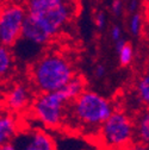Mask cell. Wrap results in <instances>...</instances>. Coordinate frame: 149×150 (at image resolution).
<instances>
[{"instance_id":"14","label":"cell","mask_w":149,"mask_h":150,"mask_svg":"<svg viewBox=\"0 0 149 150\" xmlns=\"http://www.w3.org/2000/svg\"><path fill=\"white\" fill-rule=\"evenodd\" d=\"M142 30V18L140 14H134L130 22V31L134 36H138Z\"/></svg>"},{"instance_id":"7","label":"cell","mask_w":149,"mask_h":150,"mask_svg":"<svg viewBox=\"0 0 149 150\" xmlns=\"http://www.w3.org/2000/svg\"><path fill=\"white\" fill-rule=\"evenodd\" d=\"M11 141L17 150H57L54 137L43 129H21Z\"/></svg>"},{"instance_id":"12","label":"cell","mask_w":149,"mask_h":150,"mask_svg":"<svg viewBox=\"0 0 149 150\" xmlns=\"http://www.w3.org/2000/svg\"><path fill=\"white\" fill-rule=\"evenodd\" d=\"M135 93H136V98L140 101V104L148 106L149 104V76L147 73L143 74L137 80Z\"/></svg>"},{"instance_id":"13","label":"cell","mask_w":149,"mask_h":150,"mask_svg":"<svg viewBox=\"0 0 149 150\" xmlns=\"http://www.w3.org/2000/svg\"><path fill=\"white\" fill-rule=\"evenodd\" d=\"M118 52V59H119V63L122 67H126L134 60V49L131 47V44L125 42L123 44L122 48H119L117 50Z\"/></svg>"},{"instance_id":"15","label":"cell","mask_w":149,"mask_h":150,"mask_svg":"<svg viewBox=\"0 0 149 150\" xmlns=\"http://www.w3.org/2000/svg\"><path fill=\"white\" fill-rule=\"evenodd\" d=\"M123 150H149V149H148V144L140 143V142L135 141L131 144H129L126 148H124Z\"/></svg>"},{"instance_id":"1","label":"cell","mask_w":149,"mask_h":150,"mask_svg":"<svg viewBox=\"0 0 149 150\" xmlns=\"http://www.w3.org/2000/svg\"><path fill=\"white\" fill-rule=\"evenodd\" d=\"M115 108L116 105L111 99L96 91L85 88L69 103L65 126L68 125L78 132L96 136L101 124Z\"/></svg>"},{"instance_id":"8","label":"cell","mask_w":149,"mask_h":150,"mask_svg":"<svg viewBox=\"0 0 149 150\" xmlns=\"http://www.w3.org/2000/svg\"><path fill=\"white\" fill-rule=\"evenodd\" d=\"M21 129L19 116L5 108L0 111V144L11 141Z\"/></svg>"},{"instance_id":"17","label":"cell","mask_w":149,"mask_h":150,"mask_svg":"<svg viewBox=\"0 0 149 150\" xmlns=\"http://www.w3.org/2000/svg\"><path fill=\"white\" fill-rule=\"evenodd\" d=\"M111 37H112V41H114V42H117L118 40L123 38V37H122V30H121V28L114 26L112 30H111Z\"/></svg>"},{"instance_id":"18","label":"cell","mask_w":149,"mask_h":150,"mask_svg":"<svg viewBox=\"0 0 149 150\" xmlns=\"http://www.w3.org/2000/svg\"><path fill=\"white\" fill-rule=\"evenodd\" d=\"M105 23H106V21H105V16L100 12V13H98L97 14V17H96V24H97V26H98V29H103L104 26H105Z\"/></svg>"},{"instance_id":"5","label":"cell","mask_w":149,"mask_h":150,"mask_svg":"<svg viewBox=\"0 0 149 150\" xmlns=\"http://www.w3.org/2000/svg\"><path fill=\"white\" fill-rule=\"evenodd\" d=\"M25 14V8L21 5L12 4L0 8V44L9 48L17 44Z\"/></svg>"},{"instance_id":"21","label":"cell","mask_w":149,"mask_h":150,"mask_svg":"<svg viewBox=\"0 0 149 150\" xmlns=\"http://www.w3.org/2000/svg\"><path fill=\"white\" fill-rule=\"evenodd\" d=\"M136 6H137V1H136V0H133V1H131V5H130V11L134 12V11L136 10Z\"/></svg>"},{"instance_id":"9","label":"cell","mask_w":149,"mask_h":150,"mask_svg":"<svg viewBox=\"0 0 149 150\" xmlns=\"http://www.w3.org/2000/svg\"><path fill=\"white\" fill-rule=\"evenodd\" d=\"M14 67V56L11 48L0 44V83L10 81Z\"/></svg>"},{"instance_id":"16","label":"cell","mask_w":149,"mask_h":150,"mask_svg":"<svg viewBox=\"0 0 149 150\" xmlns=\"http://www.w3.org/2000/svg\"><path fill=\"white\" fill-rule=\"evenodd\" d=\"M106 75V68L103 64H97L94 68V76L97 79H103Z\"/></svg>"},{"instance_id":"4","label":"cell","mask_w":149,"mask_h":150,"mask_svg":"<svg viewBox=\"0 0 149 150\" xmlns=\"http://www.w3.org/2000/svg\"><path fill=\"white\" fill-rule=\"evenodd\" d=\"M69 103L61 89L36 93L29 111L45 129L57 130L65 126Z\"/></svg>"},{"instance_id":"19","label":"cell","mask_w":149,"mask_h":150,"mask_svg":"<svg viewBox=\"0 0 149 150\" xmlns=\"http://www.w3.org/2000/svg\"><path fill=\"white\" fill-rule=\"evenodd\" d=\"M112 11L115 14H121L122 12V1L121 0H115L112 4Z\"/></svg>"},{"instance_id":"10","label":"cell","mask_w":149,"mask_h":150,"mask_svg":"<svg viewBox=\"0 0 149 150\" xmlns=\"http://www.w3.org/2000/svg\"><path fill=\"white\" fill-rule=\"evenodd\" d=\"M135 141L140 143H149V113L148 110H142L134 119Z\"/></svg>"},{"instance_id":"6","label":"cell","mask_w":149,"mask_h":150,"mask_svg":"<svg viewBox=\"0 0 149 150\" xmlns=\"http://www.w3.org/2000/svg\"><path fill=\"white\" fill-rule=\"evenodd\" d=\"M35 96L36 92L30 82H12L4 91V107L17 116L23 115L29 111Z\"/></svg>"},{"instance_id":"3","label":"cell","mask_w":149,"mask_h":150,"mask_svg":"<svg viewBox=\"0 0 149 150\" xmlns=\"http://www.w3.org/2000/svg\"><path fill=\"white\" fill-rule=\"evenodd\" d=\"M96 138L105 150H123L135 142L134 118L124 110L115 108L99 127Z\"/></svg>"},{"instance_id":"20","label":"cell","mask_w":149,"mask_h":150,"mask_svg":"<svg viewBox=\"0 0 149 150\" xmlns=\"http://www.w3.org/2000/svg\"><path fill=\"white\" fill-rule=\"evenodd\" d=\"M4 108V91L0 88V111H3Z\"/></svg>"},{"instance_id":"2","label":"cell","mask_w":149,"mask_h":150,"mask_svg":"<svg viewBox=\"0 0 149 150\" xmlns=\"http://www.w3.org/2000/svg\"><path fill=\"white\" fill-rule=\"evenodd\" d=\"M75 75V68L65 55L47 52L31 64L30 83L36 93L54 92L66 86Z\"/></svg>"},{"instance_id":"11","label":"cell","mask_w":149,"mask_h":150,"mask_svg":"<svg viewBox=\"0 0 149 150\" xmlns=\"http://www.w3.org/2000/svg\"><path fill=\"white\" fill-rule=\"evenodd\" d=\"M68 1H70V0H28L25 12L28 14H38L62 4H66Z\"/></svg>"}]
</instances>
